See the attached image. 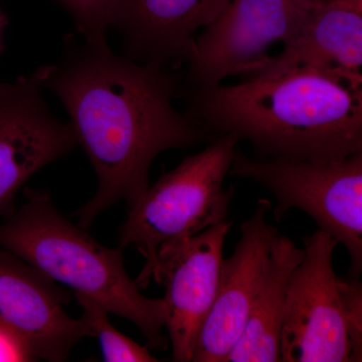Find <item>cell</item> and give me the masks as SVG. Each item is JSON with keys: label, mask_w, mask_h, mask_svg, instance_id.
Wrapping results in <instances>:
<instances>
[{"label": "cell", "mask_w": 362, "mask_h": 362, "mask_svg": "<svg viewBox=\"0 0 362 362\" xmlns=\"http://www.w3.org/2000/svg\"><path fill=\"white\" fill-rule=\"evenodd\" d=\"M75 23L81 37L90 44H108L115 0H58Z\"/></svg>", "instance_id": "2e32d148"}, {"label": "cell", "mask_w": 362, "mask_h": 362, "mask_svg": "<svg viewBox=\"0 0 362 362\" xmlns=\"http://www.w3.org/2000/svg\"><path fill=\"white\" fill-rule=\"evenodd\" d=\"M228 175L249 178L268 189L277 204V223L292 209L310 216L349 252L347 279L362 272V152L342 160L314 162L289 158L252 159L235 151Z\"/></svg>", "instance_id": "5b68a950"}, {"label": "cell", "mask_w": 362, "mask_h": 362, "mask_svg": "<svg viewBox=\"0 0 362 362\" xmlns=\"http://www.w3.org/2000/svg\"><path fill=\"white\" fill-rule=\"evenodd\" d=\"M228 0H115L112 28L124 56L158 66L187 61L195 33L218 16Z\"/></svg>", "instance_id": "7c38bea8"}, {"label": "cell", "mask_w": 362, "mask_h": 362, "mask_svg": "<svg viewBox=\"0 0 362 362\" xmlns=\"http://www.w3.org/2000/svg\"><path fill=\"white\" fill-rule=\"evenodd\" d=\"M315 0H228L188 57L189 78L199 88L221 84L268 63L272 45H284L299 33Z\"/></svg>", "instance_id": "8992f818"}, {"label": "cell", "mask_w": 362, "mask_h": 362, "mask_svg": "<svg viewBox=\"0 0 362 362\" xmlns=\"http://www.w3.org/2000/svg\"><path fill=\"white\" fill-rule=\"evenodd\" d=\"M305 255L293 271L281 333V361L346 362L351 344L333 252L338 245L317 230L303 239Z\"/></svg>", "instance_id": "52a82bcc"}, {"label": "cell", "mask_w": 362, "mask_h": 362, "mask_svg": "<svg viewBox=\"0 0 362 362\" xmlns=\"http://www.w3.org/2000/svg\"><path fill=\"white\" fill-rule=\"evenodd\" d=\"M44 66L14 82H0V216L14 211L18 190L40 169L78 145L70 122L45 101Z\"/></svg>", "instance_id": "ba28073f"}, {"label": "cell", "mask_w": 362, "mask_h": 362, "mask_svg": "<svg viewBox=\"0 0 362 362\" xmlns=\"http://www.w3.org/2000/svg\"><path fill=\"white\" fill-rule=\"evenodd\" d=\"M26 202L0 223V247L52 282L95 300L141 331L148 349L165 350L163 299L142 294L125 268L122 247H105L74 225L42 190L28 189Z\"/></svg>", "instance_id": "3957f363"}, {"label": "cell", "mask_w": 362, "mask_h": 362, "mask_svg": "<svg viewBox=\"0 0 362 362\" xmlns=\"http://www.w3.org/2000/svg\"><path fill=\"white\" fill-rule=\"evenodd\" d=\"M37 361L32 349L16 333L0 324V362Z\"/></svg>", "instance_id": "ac0fdd59"}, {"label": "cell", "mask_w": 362, "mask_h": 362, "mask_svg": "<svg viewBox=\"0 0 362 362\" xmlns=\"http://www.w3.org/2000/svg\"><path fill=\"white\" fill-rule=\"evenodd\" d=\"M343 312L351 344L350 361H362V286L359 280L338 278Z\"/></svg>", "instance_id": "e0dca14e"}, {"label": "cell", "mask_w": 362, "mask_h": 362, "mask_svg": "<svg viewBox=\"0 0 362 362\" xmlns=\"http://www.w3.org/2000/svg\"><path fill=\"white\" fill-rule=\"evenodd\" d=\"M83 308V317L94 330L101 345L103 361L106 362H156L147 346L138 344L116 329L109 320L108 311L95 300L83 295H75Z\"/></svg>", "instance_id": "9a60e30c"}, {"label": "cell", "mask_w": 362, "mask_h": 362, "mask_svg": "<svg viewBox=\"0 0 362 362\" xmlns=\"http://www.w3.org/2000/svg\"><path fill=\"white\" fill-rule=\"evenodd\" d=\"M272 209L259 199L251 218L240 225L235 251L221 264L216 299L202 325L194 362H226L239 341L252 305L265 279L271 247L279 230L267 221Z\"/></svg>", "instance_id": "8fae6325"}, {"label": "cell", "mask_w": 362, "mask_h": 362, "mask_svg": "<svg viewBox=\"0 0 362 362\" xmlns=\"http://www.w3.org/2000/svg\"><path fill=\"white\" fill-rule=\"evenodd\" d=\"M177 83L163 66L119 56L108 44H81L73 35L61 61L44 66L45 89L63 103L98 177L96 194L77 213L85 230L117 202L129 209L141 199L162 152L216 139L176 110Z\"/></svg>", "instance_id": "6da1fadb"}, {"label": "cell", "mask_w": 362, "mask_h": 362, "mask_svg": "<svg viewBox=\"0 0 362 362\" xmlns=\"http://www.w3.org/2000/svg\"><path fill=\"white\" fill-rule=\"evenodd\" d=\"M7 25V18L0 8V52L4 51V32Z\"/></svg>", "instance_id": "d6986e66"}, {"label": "cell", "mask_w": 362, "mask_h": 362, "mask_svg": "<svg viewBox=\"0 0 362 362\" xmlns=\"http://www.w3.org/2000/svg\"><path fill=\"white\" fill-rule=\"evenodd\" d=\"M305 250L278 233L272 244L265 279L257 295L239 341L226 362L281 361V333L288 288Z\"/></svg>", "instance_id": "5bb4252c"}, {"label": "cell", "mask_w": 362, "mask_h": 362, "mask_svg": "<svg viewBox=\"0 0 362 362\" xmlns=\"http://www.w3.org/2000/svg\"><path fill=\"white\" fill-rule=\"evenodd\" d=\"M291 68L326 71L362 86V0H315L296 37L257 71Z\"/></svg>", "instance_id": "4fadbf2b"}, {"label": "cell", "mask_w": 362, "mask_h": 362, "mask_svg": "<svg viewBox=\"0 0 362 362\" xmlns=\"http://www.w3.org/2000/svg\"><path fill=\"white\" fill-rule=\"evenodd\" d=\"M232 226L225 221L211 226L159 256L152 279L165 287V328L173 361H192L218 292L223 245Z\"/></svg>", "instance_id": "9c48e42d"}, {"label": "cell", "mask_w": 362, "mask_h": 362, "mask_svg": "<svg viewBox=\"0 0 362 362\" xmlns=\"http://www.w3.org/2000/svg\"><path fill=\"white\" fill-rule=\"evenodd\" d=\"M238 139L218 136L206 149L183 159L127 209L119 247H134L146 259L135 283L145 289L164 252L226 221L235 189L223 188Z\"/></svg>", "instance_id": "277c9868"}, {"label": "cell", "mask_w": 362, "mask_h": 362, "mask_svg": "<svg viewBox=\"0 0 362 362\" xmlns=\"http://www.w3.org/2000/svg\"><path fill=\"white\" fill-rule=\"evenodd\" d=\"M68 292L0 247V324L16 333L37 359L66 361L85 337H95L84 317L75 319L64 305Z\"/></svg>", "instance_id": "30bf717a"}, {"label": "cell", "mask_w": 362, "mask_h": 362, "mask_svg": "<svg viewBox=\"0 0 362 362\" xmlns=\"http://www.w3.org/2000/svg\"><path fill=\"white\" fill-rule=\"evenodd\" d=\"M194 103L207 132L247 140L264 158L324 163L362 152V86L326 71H257L199 88Z\"/></svg>", "instance_id": "7a4b0ae2"}]
</instances>
